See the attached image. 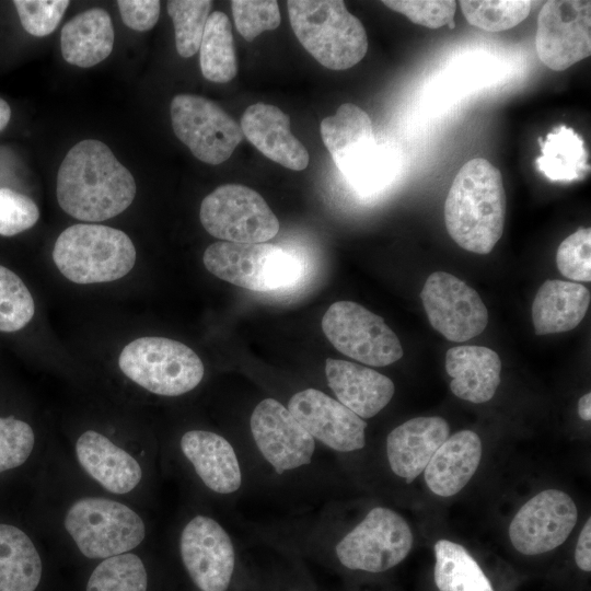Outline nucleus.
<instances>
[{
	"mask_svg": "<svg viewBox=\"0 0 591 591\" xmlns=\"http://www.w3.org/2000/svg\"><path fill=\"white\" fill-rule=\"evenodd\" d=\"M591 230L581 228L567 236L558 246L556 264L558 270L576 281L591 280Z\"/></svg>",
	"mask_w": 591,
	"mask_h": 591,
	"instance_id": "58836bf2",
	"label": "nucleus"
},
{
	"mask_svg": "<svg viewBox=\"0 0 591 591\" xmlns=\"http://www.w3.org/2000/svg\"><path fill=\"white\" fill-rule=\"evenodd\" d=\"M42 578L40 556L28 535L0 523V591H35Z\"/></svg>",
	"mask_w": 591,
	"mask_h": 591,
	"instance_id": "bb28decb",
	"label": "nucleus"
},
{
	"mask_svg": "<svg viewBox=\"0 0 591 591\" xmlns=\"http://www.w3.org/2000/svg\"><path fill=\"white\" fill-rule=\"evenodd\" d=\"M321 136L334 160L350 147L374 135L369 115L355 104L344 103L335 115L322 120Z\"/></svg>",
	"mask_w": 591,
	"mask_h": 591,
	"instance_id": "2f4dec72",
	"label": "nucleus"
},
{
	"mask_svg": "<svg viewBox=\"0 0 591 591\" xmlns=\"http://www.w3.org/2000/svg\"><path fill=\"white\" fill-rule=\"evenodd\" d=\"M183 566L200 591H229L236 578L239 554L229 531L213 517L198 513L182 528Z\"/></svg>",
	"mask_w": 591,
	"mask_h": 591,
	"instance_id": "9b49d317",
	"label": "nucleus"
},
{
	"mask_svg": "<svg viewBox=\"0 0 591 591\" xmlns=\"http://www.w3.org/2000/svg\"><path fill=\"white\" fill-rule=\"evenodd\" d=\"M199 219L210 235L227 242L264 243L279 231V221L265 199L239 184L221 185L207 195Z\"/></svg>",
	"mask_w": 591,
	"mask_h": 591,
	"instance_id": "9d476101",
	"label": "nucleus"
},
{
	"mask_svg": "<svg viewBox=\"0 0 591 591\" xmlns=\"http://www.w3.org/2000/svg\"><path fill=\"white\" fill-rule=\"evenodd\" d=\"M63 524L80 553L92 559L128 553L146 537L141 517L128 506L107 498L74 501Z\"/></svg>",
	"mask_w": 591,
	"mask_h": 591,
	"instance_id": "6e6552de",
	"label": "nucleus"
},
{
	"mask_svg": "<svg viewBox=\"0 0 591 591\" xmlns=\"http://www.w3.org/2000/svg\"><path fill=\"white\" fill-rule=\"evenodd\" d=\"M286 591H309V590L304 589L303 587H292Z\"/></svg>",
	"mask_w": 591,
	"mask_h": 591,
	"instance_id": "de8ad7c7",
	"label": "nucleus"
},
{
	"mask_svg": "<svg viewBox=\"0 0 591 591\" xmlns=\"http://www.w3.org/2000/svg\"><path fill=\"white\" fill-rule=\"evenodd\" d=\"M577 519V507L569 495L558 489H546L515 513L509 526V537L521 554H543L567 540Z\"/></svg>",
	"mask_w": 591,
	"mask_h": 591,
	"instance_id": "f3484780",
	"label": "nucleus"
},
{
	"mask_svg": "<svg viewBox=\"0 0 591 591\" xmlns=\"http://www.w3.org/2000/svg\"><path fill=\"white\" fill-rule=\"evenodd\" d=\"M136 192L131 173L99 140L74 144L58 170V204L81 221L99 222L121 213L131 205Z\"/></svg>",
	"mask_w": 591,
	"mask_h": 591,
	"instance_id": "7ed1b4c3",
	"label": "nucleus"
},
{
	"mask_svg": "<svg viewBox=\"0 0 591 591\" xmlns=\"http://www.w3.org/2000/svg\"><path fill=\"white\" fill-rule=\"evenodd\" d=\"M38 218L39 210L28 196L0 188V235L12 236L28 230Z\"/></svg>",
	"mask_w": 591,
	"mask_h": 591,
	"instance_id": "79ce46f5",
	"label": "nucleus"
},
{
	"mask_svg": "<svg viewBox=\"0 0 591 591\" xmlns=\"http://www.w3.org/2000/svg\"><path fill=\"white\" fill-rule=\"evenodd\" d=\"M287 8L297 38L325 68L345 70L366 56V30L344 1L289 0Z\"/></svg>",
	"mask_w": 591,
	"mask_h": 591,
	"instance_id": "39448f33",
	"label": "nucleus"
},
{
	"mask_svg": "<svg viewBox=\"0 0 591 591\" xmlns=\"http://www.w3.org/2000/svg\"><path fill=\"white\" fill-rule=\"evenodd\" d=\"M148 575L139 556L124 553L102 560L92 571L86 591H147Z\"/></svg>",
	"mask_w": 591,
	"mask_h": 591,
	"instance_id": "473e14b6",
	"label": "nucleus"
},
{
	"mask_svg": "<svg viewBox=\"0 0 591 591\" xmlns=\"http://www.w3.org/2000/svg\"><path fill=\"white\" fill-rule=\"evenodd\" d=\"M578 414L581 419L589 421L591 419V393L582 395L578 402Z\"/></svg>",
	"mask_w": 591,
	"mask_h": 591,
	"instance_id": "a18cd8bd",
	"label": "nucleus"
},
{
	"mask_svg": "<svg viewBox=\"0 0 591 591\" xmlns=\"http://www.w3.org/2000/svg\"><path fill=\"white\" fill-rule=\"evenodd\" d=\"M325 376L336 399L362 419L379 414L395 392L386 375L346 360L327 358Z\"/></svg>",
	"mask_w": 591,
	"mask_h": 591,
	"instance_id": "412c9836",
	"label": "nucleus"
},
{
	"mask_svg": "<svg viewBox=\"0 0 591 591\" xmlns=\"http://www.w3.org/2000/svg\"><path fill=\"white\" fill-rule=\"evenodd\" d=\"M121 372L132 382L161 396H179L199 385L205 367L185 344L165 337H140L124 347Z\"/></svg>",
	"mask_w": 591,
	"mask_h": 591,
	"instance_id": "0eeeda50",
	"label": "nucleus"
},
{
	"mask_svg": "<svg viewBox=\"0 0 591 591\" xmlns=\"http://www.w3.org/2000/svg\"><path fill=\"white\" fill-rule=\"evenodd\" d=\"M117 7L128 27L146 32L157 24L161 3L158 0H118Z\"/></svg>",
	"mask_w": 591,
	"mask_h": 591,
	"instance_id": "37998d69",
	"label": "nucleus"
},
{
	"mask_svg": "<svg viewBox=\"0 0 591 591\" xmlns=\"http://www.w3.org/2000/svg\"><path fill=\"white\" fill-rule=\"evenodd\" d=\"M482 457V442L472 430H461L439 447L424 474L428 488L441 497L457 494L475 474Z\"/></svg>",
	"mask_w": 591,
	"mask_h": 591,
	"instance_id": "5701e85b",
	"label": "nucleus"
},
{
	"mask_svg": "<svg viewBox=\"0 0 591 591\" xmlns=\"http://www.w3.org/2000/svg\"><path fill=\"white\" fill-rule=\"evenodd\" d=\"M176 137L201 162H225L243 139L241 126L217 103L195 94H177L170 107Z\"/></svg>",
	"mask_w": 591,
	"mask_h": 591,
	"instance_id": "ddd939ff",
	"label": "nucleus"
},
{
	"mask_svg": "<svg viewBox=\"0 0 591 591\" xmlns=\"http://www.w3.org/2000/svg\"><path fill=\"white\" fill-rule=\"evenodd\" d=\"M202 76L216 83H227L237 73L232 25L221 11L209 14L199 46Z\"/></svg>",
	"mask_w": 591,
	"mask_h": 591,
	"instance_id": "c756f323",
	"label": "nucleus"
},
{
	"mask_svg": "<svg viewBox=\"0 0 591 591\" xmlns=\"http://www.w3.org/2000/svg\"><path fill=\"white\" fill-rule=\"evenodd\" d=\"M591 519L589 518L583 525L575 551V560L577 566L583 571L591 570Z\"/></svg>",
	"mask_w": 591,
	"mask_h": 591,
	"instance_id": "c03bdc74",
	"label": "nucleus"
},
{
	"mask_svg": "<svg viewBox=\"0 0 591 591\" xmlns=\"http://www.w3.org/2000/svg\"><path fill=\"white\" fill-rule=\"evenodd\" d=\"M506 211L500 171L486 159L467 161L444 202L445 227L452 240L465 251L490 253L502 235Z\"/></svg>",
	"mask_w": 591,
	"mask_h": 591,
	"instance_id": "20e7f679",
	"label": "nucleus"
},
{
	"mask_svg": "<svg viewBox=\"0 0 591 591\" xmlns=\"http://www.w3.org/2000/svg\"><path fill=\"white\" fill-rule=\"evenodd\" d=\"M541 155L535 164L553 182L583 178L590 170L582 138L567 126H559L545 140L538 138Z\"/></svg>",
	"mask_w": 591,
	"mask_h": 591,
	"instance_id": "c85d7f7f",
	"label": "nucleus"
},
{
	"mask_svg": "<svg viewBox=\"0 0 591 591\" xmlns=\"http://www.w3.org/2000/svg\"><path fill=\"white\" fill-rule=\"evenodd\" d=\"M321 324L338 351L361 363L384 367L403 356L399 339L384 320L356 302L333 303Z\"/></svg>",
	"mask_w": 591,
	"mask_h": 591,
	"instance_id": "f8f14e48",
	"label": "nucleus"
},
{
	"mask_svg": "<svg viewBox=\"0 0 591 591\" xmlns=\"http://www.w3.org/2000/svg\"><path fill=\"white\" fill-rule=\"evenodd\" d=\"M449 433L447 420L438 416L416 417L394 428L385 442V454L392 473L406 483L413 482L425 471Z\"/></svg>",
	"mask_w": 591,
	"mask_h": 591,
	"instance_id": "aec40b11",
	"label": "nucleus"
},
{
	"mask_svg": "<svg viewBox=\"0 0 591 591\" xmlns=\"http://www.w3.org/2000/svg\"><path fill=\"white\" fill-rule=\"evenodd\" d=\"M382 3L425 27L455 26L456 2L453 0H384Z\"/></svg>",
	"mask_w": 591,
	"mask_h": 591,
	"instance_id": "ea45409f",
	"label": "nucleus"
},
{
	"mask_svg": "<svg viewBox=\"0 0 591 591\" xmlns=\"http://www.w3.org/2000/svg\"><path fill=\"white\" fill-rule=\"evenodd\" d=\"M76 454L81 467L109 493L127 494L142 479L139 462L95 430L80 434L76 442Z\"/></svg>",
	"mask_w": 591,
	"mask_h": 591,
	"instance_id": "4be33fe9",
	"label": "nucleus"
},
{
	"mask_svg": "<svg viewBox=\"0 0 591 591\" xmlns=\"http://www.w3.org/2000/svg\"><path fill=\"white\" fill-rule=\"evenodd\" d=\"M434 582L439 591H494L479 565L462 545L449 540L434 544Z\"/></svg>",
	"mask_w": 591,
	"mask_h": 591,
	"instance_id": "7c9ffc66",
	"label": "nucleus"
},
{
	"mask_svg": "<svg viewBox=\"0 0 591 591\" xmlns=\"http://www.w3.org/2000/svg\"><path fill=\"white\" fill-rule=\"evenodd\" d=\"M445 370L452 378V393L461 399L479 404L495 395L500 383L501 361L490 348L456 346L447 351Z\"/></svg>",
	"mask_w": 591,
	"mask_h": 591,
	"instance_id": "b1692460",
	"label": "nucleus"
},
{
	"mask_svg": "<svg viewBox=\"0 0 591 591\" xmlns=\"http://www.w3.org/2000/svg\"><path fill=\"white\" fill-rule=\"evenodd\" d=\"M347 181L362 193L373 192L391 181L395 159L375 137L363 140L333 160Z\"/></svg>",
	"mask_w": 591,
	"mask_h": 591,
	"instance_id": "cd10ccee",
	"label": "nucleus"
},
{
	"mask_svg": "<svg viewBox=\"0 0 591 591\" xmlns=\"http://www.w3.org/2000/svg\"><path fill=\"white\" fill-rule=\"evenodd\" d=\"M243 136L266 158L292 171L308 167L310 155L304 144L291 132L290 118L280 108L255 103L241 118Z\"/></svg>",
	"mask_w": 591,
	"mask_h": 591,
	"instance_id": "6ab92c4d",
	"label": "nucleus"
},
{
	"mask_svg": "<svg viewBox=\"0 0 591 591\" xmlns=\"http://www.w3.org/2000/svg\"><path fill=\"white\" fill-rule=\"evenodd\" d=\"M211 5L210 0L167 1V13L173 21L176 50L181 57L189 58L199 50Z\"/></svg>",
	"mask_w": 591,
	"mask_h": 591,
	"instance_id": "f704fd0d",
	"label": "nucleus"
},
{
	"mask_svg": "<svg viewBox=\"0 0 591 591\" xmlns=\"http://www.w3.org/2000/svg\"><path fill=\"white\" fill-rule=\"evenodd\" d=\"M11 118V108L9 104L0 97V131L5 128Z\"/></svg>",
	"mask_w": 591,
	"mask_h": 591,
	"instance_id": "49530a36",
	"label": "nucleus"
},
{
	"mask_svg": "<svg viewBox=\"0 0 591 591\" xmlns=\"http://www.w3.org/2000/svg\"><path fill=\"white\" fill-rule=\"evenodd\" d=\"M114 38L109 14L101 8H93L65 24L60 36L61 54L67 62L89 68L109 56Z\"/></svg>",
	"mask_w": 591,
	"mask_h": 591,
	"instance_id": "a878e982",
	"label": "nucleus"
},
{
	"mask_svg": "<svg viewBox=\"0 0 591 591\" xmlns=\"http://www.w3.org/2000/svg\"><path fill=\"white\" fill-rule=\"evenodd\" d=\"M590 304L589 290L577 282L548 279L538 288L532 303L536 335L564 333L577 327Z\"/></svg>",
	"mask_w": 591,
	"mask_h": 591,
	"instance_id": "393cba45",
	"label": "nucleus"
},
{
	"mask_svg": "<svg viewBox=\"0 0 591 591\" xmlns=\"http://www.w3.org/2000/svg\"><path fill=\"white\" fill-rule=\"evenodd\" d=\"M285 406L323 448L348 454L366 447V420L323 391H297Z\"/></svg>",
	"mask_w": 591,
	"mask_h": 591,
	"instance_id": "dca6fc26",
	"label": "nucleus"
},
{
	"mask_svg": "<svg viewBox=\"0 0 591 591\" xmlns=\"http://www.w3.org/2000/svg\"><path fill=\"white\" fill-rule=\"evenodd\" d=\"M202 260L219 279L258 292L290 286L301 271L292 254L269 243L215 242L206 248Z\"/></svg>",
	"mask_w": 591,
	"mask_h": 591,
	"instance_id": "1a4fd4ad",
	"label": "nucleus"
},
{
	"mask_svg": "<svg viewBox=\"0 0 591 591\" xmlns=\"http://www.w3.org/2000/svg\"><path fill=\"white\" fill-rule=\"evenodd\" d=\"M248 427L251 449L239 453L246 478L287 495L322 489L321 444L280 401L274 397L259 401L251 413Z\"/></svg>",
	"mask_w": 591,
	"mask_h": 591,
	"instance_id": "f257e3e1",
	"label": "nucleus"
},
{
	"mask_svg": "<svg viewBox=\"0 0 591 591\" xmlns=\"http://www.w3.org/2000/svg\"><path fill=\"white\" fill-rule=\"evenodd\" d=\"M35 443L32 427L14 417H0V473L22 465Z\"/></svg>",
	"mask_w": 591,
	"mask_h": 591,
	"instance_id": "4c0bfd02",
	"label": "nucleus"
},
{
	"mask_svg": "<svg viewBox=\"0 0 591 591\" xmlns=\"http://www.w3.org/2000/svg\"><path fill=\"white\" fill-rule=\"evenodd\" d=\"M420 298L431 326L448 340H468L488 324V311L479 294L449 273L429 275Z\"/></svg>",
	"mask_w": 591,
	"mask_h": 591,
	"instance_id": "2eb2a0df",
	"label": "nucleus"
},
{
	"mask_svg": "<svg viewBox=\"0 0 591 591\" xmlns=\"http://www.w3.org/2000/svg\"><path fill=\"white\" fill-rule=\"evenodd\" d=\"M289 548L332 559L341 568L369 573L384 572L402 563L413 547V533L406 520L387 507L375 506L346 532L338 534L309 523L288 533Z\"/></svg>",
	"mask_w": 591,
	"mask_h": 591,
	"instance_id": "f03ea898",
	"label": "nucleus"
},
{
	"mask_svg": "<svg viewBox=\"0 0 591 591\" xmlns=\"http://www.w3.org/2000/svg\"><path fill=\"white\" fill-rule=\"evenodd\" d=\"M35 313L33 297L22 279L0 265V332L25 327Z\"/></svg>",
	"mask_w": 591,
	"mask_h": 591,
	"instance_id": "c9c22d12",
	"label": "nucleus"
},
{
	"mask_svg": "<svg viewBox=\"0 0 591 591\" xmlns=\"http://www.w3.org/2000/svg\"><path fill=\"white\" fill-rule=\"evenodd\" d=\"M528 0H462L460 5L467 22L488 32L507 31L530 14Z\"/></svg>",
	"mask_w": 591,
	"mask_h": 591,
	"instance_id": "72a5a7b5",
	"label": "nucleus"
},
{
	"mask_svg": "<svg viewBox=\"0 0 591 591\" xmlns=\"http://www.w3.org/2000/svg\"><path fill=\"white\" fill-rule=\"evenodd\" d=\"M179 449L210 493L234 499L244 489L246 474L243 462L235 445L222 434L192 429L181 437Z\"/></svg>",
	"mask_w": 591,
	"mask_h": 591,
	"instance_id": "a211bd4d",
	"label": "nucleus"
},
{
	"mask_svg": "<svg viewBox=\"0 0 591 591\" xmlns=\"http://www.w3.org/2000/svg\"><path fill=\"white\" fill-rule=\"evenodd\" d=\"M136 256L135 245L125 232L91 223L63 230L53 250L58 270L79 285L120 279L132 269Z\"/></svg>",
	"mask_w": 591,
	"mask_h": 591,
	"instance_id": "423d86ee",
	"label": "nucleus"
},
{
	"mask_svg": "<svg viewBox=\"0 0 591 591\" xmlns=\"http://www.w3.org/2000/svg\"><path fill=\"white\" fill-rule=\"evenodd\" d=\"M231 9L236 30L247 42L280 24L279 7L275 0H233Z\"/></svg>",
	"mask_w": 591,
	"mask_h": 591,
	"instance_id": "e433bc0d",
	"label": "nucleus"
},
{
	"mask_svg": "<svg viewBox=\"0 0 591 591\" xmlns=\"http://www.w3.org/2000/svg\"><path fill=\"white\" fill-rule=\"evenodd\" d=\"M24 30L37 37L55 31L70 2L68 0H14Z\"/></svg>",
	"mask_w": 591,
	"mask_h": 591,
	"instance_id": "a19ab883",
	"label": "nucleus"
},
{
	"mask_svg": "<svg viewBox=\"0 0 591 591\" xmlns=\"http://www.w3.org/2000/svg\"><path fill=\"white\" fill-rule=\"evenodd\" d=\"M535 48L541 61L564 71L591 54V2L549 0L540 10Z\"/></svg>",
	"mask_w": 591,
	"mask_h": 591,
	"instance_id": "4468645a",
	"label": "nucleus"
}]
</instances>
